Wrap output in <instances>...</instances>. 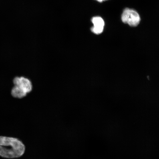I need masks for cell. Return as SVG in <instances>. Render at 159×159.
Instances as JSON below:
<instances>
[{
  "instance_id": "4",
  "label": "cell",
  "mask_w": 159,
  "mask_h": 159,
  "mask_svg": "<svg viewBox=\"0 0 159 159\" xmlns=\"http://www.w3.org/2000/svg\"><path fill=\"white\" fill-rule=\"evenodd\" d=\"M92 22L93 24V26L91 29L92 32L96 34H99L102 33L105 25L104 21L102 18L99 16L93 17Z\"/></svg>"
},
{
  "instance_id": "2",
  "label": "cell",
  "mask_w": 159,
  "mask_h": 159,
  "mask_svg": "<svg viewBox=\"0 0 159 159\" xmlns=\"http://www.w3.org/2000/svg\"><path fill=\"white\" fill-rule=\"evenodd\" d=\"M121 19L123 23L132 27L137 26L140 21V17L139 13L135 10L129 8L124 10Z\"/></svg>"
},
{
  "instance_id": "5",
  "label": "cell",
  "mask_w": 159,
  "mask_h": 159,
  "mask_svg": "<svg viewBox=\"0 0 159 159\" xmlns=\"http://www.w3.org/2000/svg\"><path fill=\"white\" fill-rule=\"evenodd\" d=\"M27 94L26 91L19 85H14L11 89V94L15 98H22L26 96Z\"/></svg>"
},
{
  "instance_id": "6",
  "label": "cell",
  "mask_w": 159,
  "mask_h": 159,
  "mask_svg": "<svg viewBox=\"0 0 159 159\" xmlns=\"http://www.w3.org/2000/svg\"><path fill=\"white\" fill-rule=\"evenodd\" d=\"M96 1L99 2H102L107 1V0H96Z\"/></svg>"
},
{
  "instance_id": "3",
  "label": "cell",
  "mask_w": 159,
  "mask_h": 159,
  "mask_svg": "<svg viewBox=\"0 0 159 159\" xmlns=\"http://www.w3.org/2000/svg\"><path fill=\"white\" fill-rule=\"evenodd\" d=\"M14 85H19L28 93L32 90L33 85L30 80L24 77H16L13 80Z\"/></svg>"
},
{
  "instance_id": "1",
  "label": "cell",
  "mask_w": 159,
  "mask_h": 159,
  "mask_svg": "<svg viewBox=\"0 0 159 159\" xmlns=\"http://www.w3.org/2000/svg\"><path fill=\"white\" fill-rule=\"evenodd\" d=\"M25 146L17 139L0 136V156L13 158L22 156L25 152Z\"/></svg>"
}]
</instances>
